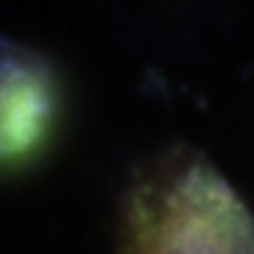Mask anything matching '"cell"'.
I'll use <instances>...</instances> for the list:
<instances>
[{
	"label": "cell",
	"mask_w": 254,
	"mask_h": 254,
	"mask_svg": "<svg viewBox=\"0 0 254 254\" xmlns=\"http://www.w3.org/2000/svg\"><path fill=\"white\" fill-rule=\"evenodd\" d=\"M127 254H254V221L209 167L184 163L134 198Z\"/></svg>",
	"instance_id": "obj_1"
}]
</instances>
